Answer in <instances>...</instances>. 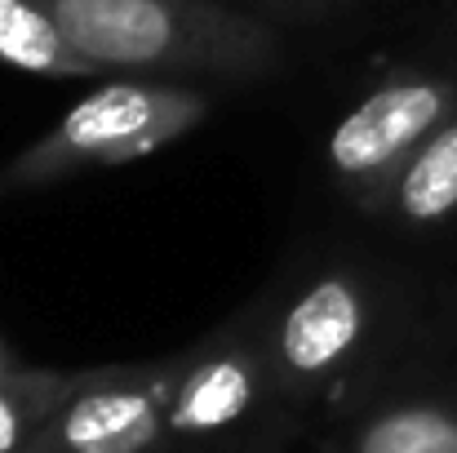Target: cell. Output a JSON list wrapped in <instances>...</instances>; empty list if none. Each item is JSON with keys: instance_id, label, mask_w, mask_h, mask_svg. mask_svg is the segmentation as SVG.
I'll return each mask as SVG.
<instances>
[{"instance_id": "cell-4", "label": "cell", "mask_w": 457, "mask_h": 453, "mask_svg": "<svg viewBox=\"0 0 457 453\" xmlns=\"http://www.w3.org/2000/svg\"><path fill=\"white\" fill-rule=\"evenodd\" d=\"M369 324H373L369 281L360 272L328 267L285 302L271 333L276 369L294 382H320L364 347Z\"/></svg>"}, {"instance_id": "cell-7", "label": "cell", "mask_w": 457, "mask_h": 453, "mask_svg": "<svg viewBox=\"0 0 457 453\" xmlns=\"http://www.w3.org/2000/svg\"><path fill=\"white\" fill-rule=\"evenodd\" d=\"M404 227H440L457 214V112L386 182L378 205Z\"/></svg>"}, {"instance_id": "cell-2", "label": "cell", "mask_w": 457, "mask_h": 453, "mask_svg": "<svg viewBox=\"0 0 457 453\" xmlns=\"http://www.w3.org/2000/svg\"><path fill=\"white\" fill-rule=\"evenodd\" d=\"M209 107H213V94L195 85L112 80L98 94L80 98L45 138H36L0 169V196L36 191L62 178H80L89 169L143 160L178 143L187 130H195L209 116Z\"/></svg>"}, {"instance_id": "cell-5", "label": "cell", "mask_w": 457, "mask_h": 453, "mask_svg": "<svg viewBox=\"0 0 457 453\" xmlns=\"http://www.w3.org/2000/svg\"><path fill=\"white\" fill-rule=\"evenodd\" d=\"M169 400L155 382L107 378L76 391L58 414V440L67 453H147L169 418Z\"/></svg>"}, {"instance_id": "cell-3", "label": "cell", "mask_w": 457, "mask_h": 453, "mask_svg": "<svg viewBox=\"0 0 457 453\" xmlns=\"http://www.w3.org/2000/svg\"><path fill=\"white\" fill-rule=\"evenodd\" d=\"M453 112L457 71H445V67L395 71L369 94H360L355 107L328 130L324 164L337 187H346L355 200L373 209L386 182L400 173V164Z\"/></svg>"}, {"instance_id": "cell-12", "label": "cell", "mask_w": 457, "mask_h": 453, "mask_svg": "<svg viewBox=\"0 0 457 453\" xmlns=\"http://www.w3.org/2000/svg\"><path fill=\"white\" fill-rule=\"evenodd\" d=\"M0 378H4V347H0Z\"/></svg>"}, {"instance_id": "cell-10", "label": "cell", "mask_w": 457, "mask_h": 453, "mask_svg": "<svg viewBox=\"0 0 457 453\" xmlns=\"http://www.w3.org/2000/svg\"><path fill=\"white\" fill-rule=\"evenodd\" d=\"M27 432V391L18 378H0V453H13Z\"/></svg>"}, {"instance_id": "cell-6", "label": "cell", "mask_w": 457, "mask_h": 453, "mask_svg": "<svg viewBox=\"0 0 457 453\" xmlns=\"http://www.w3.org/2000/svg\"><path fill=\"white\" fill-rule=\"evenodd\" d=\"M258 405V365L240 347H222L187 365L169 391V427L178 436H218Z\"/></svg>"}, {"instance_id": "cell-8", "label": "cell", "mask_w": 457, "mask_h": 453, "mask_svg": "<svg viewBox=\"0 0 457 453\" xmlns=\"http://www.w3.org/2000/svg\"><path fill=\"white\" fill-rule=\"evenodd\" d=\"M0 67L58 80L103 76L80 49L67 45V36L40 0H0Z\"/></svg>"}, {"instance_id": "cell-9", "label": "cell", "mask_w": 457, "mask_h": 453, "mask_svg": "<svg viewBox=\"0 0 457 453\" xmlns=\"http://www.w3.org/2000/svg\"><path fill=\"white\" fill-rule=\"evenodd\" d=\"M355 453H457V414L445 405H395L364 423Z\"/></svg>"}, {"instance_id": "cell-11", "label": "cell", "mask_w": 457, "mask_h": 453, "mask_svg": "<svg viewBox=\"0 0 457 453\" xmlns=\"http://www.w3.org/2000/svg\"><path fill=\"white\" fill-rule=\"evenodd\" d=\"M271 13H298V18H311V13H333L351 0H262Z\"/></svg>"}, {"instance_id": "cell-1", "label": "cell", "mask_w": 457, "mask_h": 453, "mask_svg": "<svg viewBox=\"0 0 457 453\" xmlns=\"http://www.w3.org/2000/svg\"><path fill=\"white\" fill-rule=\"evenodd\" d=\"M71 49L120 76L258 80L285 63L280 31L222 0H40Z\"/></svg>"}]
</instances>
